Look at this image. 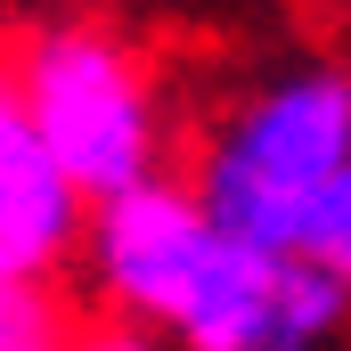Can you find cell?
<instances>
[{"instance_id":"6da1fadb","label":"cell","mask_w":351,"mask_h":351,"mask_svg":"<svg viewBox=\"0 0 351 351\" xmlns=\"http://www.w3.org/2000/svg\"><path fill=\"white\" fill-rule=\"evenodd\" d=\"M74 269L98 311L139 319L172 351H343L351 294L327 269L269 254L221 229L180 172H156L106 204H90Z\"/></svg>"},{"instance_id":"7a4b0ae2","label":"cell","mask_w":351,"mask_h":351,"mask_svg":"<svg viewBox=\"0 0 351 351\" xmlns=\"http://www.w3.org/2000/svg\"><path fill=\"white\" fill-rule=\"evenodd\" d=\"M343 164H351V58L286 49L221 98V114L196 139V164L180 180L221 229L286 254L294 213Z\"/></svg>"},{"instance_id":"3957f363","label":"cell","mask_w":351,"mask_h":351,"mask_svg":"<svg viewBox=\"0 0 351 351\" xmlns=\"http://www.w3.org/2000/svg\"><path fill=\"white\" fill-rule=\"evenodd\" d=\"M8 82L82 204H106L139 180L172 172L180 114L164 90V66L139 33L106 16H49L8 49Z\"/></svg>"},{"instance_id":"277c9868","label":"cell","mask_w":351,"mask_h":351,"mask_svg":"<svg viewBox=\"0 0 351 351\" xmlns=\"http://www.w3.org/2000/svg\"><path fill=\"white\" fill-rule=\"evenodd\" d=\"M90 204L74 196V180L49 164L41 131L25 123L8 58H0V269L16 278H66L74 245H82Z\"/></svg>"},{"instance_id":"5b68a950","label":"cell","mask_w":351,"mask_h":351,"mask_svg":"<svg viewBox=\"0 0 351 351\" xmlns=\"http://www.w3.org/2000/svg\"><path fill=\"white\" fill-rule=\"evenodd\" d=\"M286 254L311 262V269H327L351 294V164L327 180V188H311V204H302L294 229H286Z\"/></svg>"},{"instance_id":"8992f818","label":"cell","mask_w":351,"mask_h":351,"mask_svg":"<svg viewBox=\"0 0 351 351\" xmlns=\"http://www.w3.org/2000/svg\"><path fill=\"white\" fill-rule=\"evenodd\" d=\"M66 302H58V278H16L0 269V351H58L66 343Z\"/></svg>"},{"instance_id":"52a82bcc","label":"cell","mask_w":351,"mask_h":351,"mask_svg":"<svg viewBox=\"0 0 351 351\" xmlns=\"http://www.w3.org/2000/svg\"><path fill=\"white\" fill-rule=\"evenodd\" d=\"M58 351H172V343H164V335H147L139 319H114V311H98V319H74Z\"/></svg>"},{"instance_id":"ba28073f","label":"cell","mask_w":351,"mask_h":351,"mask_svg":"<svg viewBox=\"0 0 351 351\" xmlns=\"http://www.w3.org/2000/svg\"><path fill=\"white\" fill-rule=\"evenodd\" d=\"M343 351H351V343H343Z\"/></svg>"}]
</instances>
